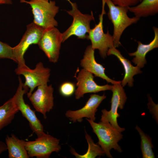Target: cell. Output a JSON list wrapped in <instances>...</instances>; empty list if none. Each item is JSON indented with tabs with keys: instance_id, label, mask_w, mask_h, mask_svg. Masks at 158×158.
I'll return each mask as SVG.
<instances>
[{
	"instance_id": "6da1fadb",
	"label": "cell",
	"mask_w": 158,
	"mask_h": 158,
	"mask_svg": "<svg viewBox=\"0 0 158 158\" xmlns=\"http://www.w3.org/2000/svg\"><path fill=\"white\" fill-rule=\"evenodd\" d=\"M86 119L98 138L97 144L107 157L113 158L110 153L112 149L118 152H122V150L118 144L123 138L121 132L114 128L109 123L100 121L97 123L88 118Z\"/></svg>"
},
{
	"instance_id": "7a4b0ae2",
	"label": "cell",
	"mask_w": 158,
	"mask_h": 158,
	"mask_svg": "<svg viewBox=\"0 0 158 158\" xmlns=\"http://www.w3.org/2000/svg\"><path fill=\"white\" fill-rule=\"evenodd\" d=\"M48 1L20 0V3L30 5L34 16L33 22L44 29L58 25L54 17L59 11V7L56 5L54 1Z\"/></svg>"
},
{
	"instance_id": "3957f363",
	"label": "cell",
	"mask_w": 158,
	"mask_h": 158,
	"mask_svg": "<svg viewBox=\"0 0 158 158\" xmlns=\"http://www.w3.org/2000/svg\"><path fill=\"white\" fill-rule=\"evenodd\" d=\"M109 8L108 16L114 26V45L116 48L121 44L120 39L124 30L128 27L136 23L140 18L134 16L130 18L127 13L128 7L114 5L110 0H105Z\"/></svg>"
},
{
	"instance_id": "277c9868",
	"label": "cell",
	"mask_w": 158,
	"mask_h": 158,
	"mask_svg": "<svg viewBox=\"0 0 158 158\" xmlns=\"http://www.w3.org/2000/svg\"><path fill=\"white\" fill-rule=\"evenodd\" d=\"M102 11L99 15V23L90 29L86 39L90 40L92 48L94 50L98 49L101 56L104 59L107 56L108 50L114 47L113 36L110 34L108 30L106 33L103 30V16L106 13L104 9L105 0H102Z\"/></svg>"
},
{
	"instance_id": "5b68a950",
	"label": "cell",
	"mask_w": 158,
	"mask_h": 158,
	"mask_svg": "<svg viewBox=\"0 0 158 158\" xmlns=\"http://www.w3.org/2000/svg\"><path fill=\"white\" fill-rule=\"evenodd\" d=\"M72 9L66 11L73 18V22L70 27L62 33V42H63L72 35H74L80 39L86 38L90 29V23L94 20L92 11L91 14H83L78 9L76 4L72 2L71 4Z\"/></svg>"
},
{
	"instance_id": "8992f818",
	"label": "cell",
	"mask_w": 158,
	"mask_h": 158,
	"mask_svg": "<svg viewBox=\"0 0 158 158\" xmlns=\"http://www.w3.org/2000/svg\"><path fill=\"white\" fill-rule=\"evenodd\" d=\"M19 85L16 92L13 97L16 105L19 111L28 121L30 126L37 137H41L46 133L43 126L37 118L35 111L32 110L30 106L26 104L24 99V95L28 92L29 88L24 85L20 76L18 77Z\"/></svg>"
},
{
	"instance_id": "52a82bcc",
	"label": "cell",
	"mask_w": 158,
	"mask_h": 158,
	"mask_svg": "<svg viewBox=\"0 0 158 158\" xmlns=\"http://www.w3.org/2000/svg\"><path fill=\"white\" fill-rule=\"evenodd\" d=\"M51 70L45 67L41 62L36 65L35 68L31 69L27 66H18L15 72L17 75H23L25 81L24 85L30 88L27 93L28 98L32 94L34 89L39 86L47 84L49 82Z\"/></svg>"
},
{
	"instance_id": "ba28073f",
	"label": "cell",
	"mask_w": 158,
	"mask_h": 158,
	"mask_svg": "<svg viewBox=\"0 0 158 158\" xmlns=\"http://www.w3.org/2000/svg\"><path fill=\"white\" fill-rule=\"evenodd\" d=\"M25 148L29 157L37 158H49L53 152L61 149L60 140L46 133L34 141H25Z\"/></svg>"
},
{
	"instance_id": "9c48e42d",
	"label": "cell",
	"mask_w": 158,
	"mask_h": 158,
	"mask_svg": "<svg viewBox=\"0 0 158 158\" xmlns=\"http://www.w3.org/2000/svg\"><path fill=\"white\" fill-rule=\"evenodd\" d=\"M123 87L121 82L112 85L111 109L109 111L105 109H102L100 119V121L109 123L114 128L121 132L124 131L125 128L121 127L118 123L117 118L120 117L118 109V108L121 109L123 108L127 99Z\"/></svg>"
},
{
	"instance_id": "30bf717a",
	"label": "cell",
	"mask_w": 158,
	"mask_h": 158,
	"mask_svg": "<svg viewBox=\"0 0 158 158\" xmlns=\"http://www.w3.org/2000/svg\"><path fill=\"white\" fill-rule=\"evenodd\" d=\"M62 33L55 27L44 29L37 44L50 62L55 63L58 60Z\"/></svg>"
},
{
	"instance_id": "8fae6325",
	"label": "cell",
	"mask_w": 158,
	"mask_h": 158,
	"mask_svg": "<svg viewBox=\"0 0 158 158\" xmlns=\"http://www.w3.org/2000/svg\"><path fill=\"white\" fill-rule=\"evenodd\" d=\"M44 29L33 22L27 26V29L19 44L13 47L14 57L18 66L25 64L24 55L30 45L37 44Z\"/></svg>"
},
{
	"instance_id": "7c38bea8",
	"label": "cell",
	"mask_w": 158,
	"mask_h": 158,
	"mask_svg": "<svg viewBox=\"0 0 158 158\" xmlns=\"http://www.w3.org/2000/svg\"><path fill=\"white\" fill-rule=\"evenodd\" d=\"M54 91L52 85H40L28 98L36 111L41 113L44 119L54 106Z\"/></svg>"
},
{
	"instance_id": "4fadbf2b",
	"label": "cell",
	"mask_w": 158,
	"mask_h": 158,
	"mask_svg": "<svg viewBox=\"0 0 158 158\" xmlns=\"http://www.w3.org/2000/svg\"><path fill=\"white\" fill-rule=\"evenodd\" d=\"M77 89L75 92V98L79 99L87 93H96L107 90H111L112 85L106 84L100 85L94 80L93 74L83 68L75 76Z\"/></svg>"
},
{
	"instance_id": "5bb4252c",
	"label": "cell",
	"mask_w": 158,
	"mask_h": 158,
	"mask_svg": "<svg viewBox=\"0 0 158 158\" xmlns=\"http://www.w3.org/2000/svg\"><path fill=\"white\" fill-rule=\"evenodd\" d=\"M106 97L104 94L99 95L92 94L84 107L76 110H68L66 112L65 115L73 123L81 122L84 118L95 121L97 108Z\"/></svg>"
},
{
	"instance_id": "9a60e30c",
	"label": "cell",
	"mask_w": 158,
	"mask_h": 158,
	"mask_svg": "<svg viewBox=\"0 0 158 158\" xmlns=\"http://www.w3.org/2000/svg\"><path fill=\"white\" fill-rule=\"evenodd\" d=\"M95 50L91 45L88 46L85 49L83 58L81 60L80 65L83 68L113 84L119 83L121 81H116L109 78L105 73V68L96 61L94 55Z\"/></svg>"
},
{
	"instance_id": "2e32d148",
	"label": "cell",
	"mask_w": 158,
	"mask_h": 158,
	"mask_svg": "<svg viewBox=\"0 0 158 158\" xmlns=\"http://www.w3.org/2000/svg\"><path fill=\"white\" fill-rule=\"evenodd\" d=\"M114 55L116 56L122 64L125 72V75L121 81V85L124 87L127 84L128 86H133V76L140 73L142 71L140 68L137 66H133L129 60L125 58L121 54L120 51L116 48L113 47L109 49L107 52V55Z\"/></svg>"
},
{
	"instance_id": "e0dca14e",
	"label": "cell",
	"mask_w": 158,
	"mask_h": 158,
	"mask_svg": "<svg viewBox=\"0 0 158 158\" xmlns=\"http://www.w3.org/2000/svg\"><path fill=\"white\" fill-rule=\"evenodd\" d=\"M154 36L153 40L149 44H144L138 41V46L135 51L128 53L129 56H134L132 62L140 68L144 67L147 63L146 56L149 51L158 47V28L153 27Z\"/></svg>"
},
{
	"instance_id": "ac0fdd59",
	"label": "cell",
	"mask_w": 158,
	"mask_h": 158,
	"mask_svg": "<svg viewBox=\"0 0 158 158\" xmlns=\"http://www.w3.org/2000/svg\"><path fill=\"white\" fill-rule=\"evenodd\" d=\"M25 141L20 140L12 134L6 136V144L9 158H29L25 148Z\"/></svg>"
},
{
	"instance_id": "d6986e66",
	"label": "cell",
	"mask_w": 158,
	"mask_h": 158,
	"mask_svg": "<svg viewBox=\"0 0 158 158\" xmlns=\"http://www.w3.org/2000/svg\"><path fill=\"white\" fill-rule=\"evenodd\" d=\"M128 8L139 18L154 15L158 13V0H142L139 4Z\"/></svg>"
},
{
	"instance_id": "ffe728a7",
	"label": "cell",
	"mask_w": 158,
	"mask_h": 158,
	"mask_svg": "<svg viewBox=\"0 0 158 158\" xmlns=\"http://www.w3.org/2000/svg\"><path fill=\"white\" fill-rule=\"evenodd\" d=\"M18 111L13 97L0 106V130L11 123Z\"/></svg>"
},
{
	"instance_id": "44dd1931",
	"label": "cell",
	"mask_w": 158,
	"mask_h": 158,
	"mask_svg": "<svg viewBox=\"0 0 158 158\" xmlns=\"http://www.w3.org/2000/svg\"><path fill=\"white\" fill-rule=\"evenodd\" d=\"M85 138L88 145L87 151L85 154L81 155L77 153L74 148L71 147L70 151L71 154L77 158H95L97 156H103L105 154L100 146L94 142L91 136L87 133L85 130Z\"/></svg>"
},
{
	"instance_id": "7402d4cb",
	"label": "cell",
	"mask_w": 158,
	"mask_h": 158,
	"mask_svg": "<svg viewBox=\"0 0 158 158\" xmlns=\"http://www.w3.org/2000/svg\"><path fill=\"white\" fill-rule=\"evenodd\" d=\"M135 129L139 133L141 139L140 148L143 158H154L155 157L152 148H154L151 138L145 133L138 126Z\"/></svg>"
},
{
	"instance_id": "603a6c76",
	"label": "cell",
	"mask_w": 158,
	"mask_h": 158,
	"mask_svg": "<svg viewBox=\"0 0 158 158\" xmlns=\"http://www.w3.org/2000/svg\"><path fill=\"white\" fill-rule=\"evenodd\" d=\"M11 59L16 62L13 47L7 44L0 41V59Z\"/></svg>"
},
{
	"instance_id": "cb8c5ba5",
	"label": "cell",
	"mask_w": 158,
	"mask_h": 158,
	"mask_svg": "<svg viewBox=\"0 0 158 158\" xmlns=\"http://www.w3.org/2000/svg\"><path fill=\"white\" fill-rule=\"evenodd\" d=\"M75 90L74 84L70 82L62 83L59 88L60 93L62 96L66 97L72 95L75 92Z\"/></svg>"
},
{
	"instance_id": "d4e9b609",
	"label": "cell",
	"mask_w": 158,
	"mask_h": 158,
	"mask_svg": "<svg viewBox=\"0 0 158 158\" xmlns=\"http://www.w3.org/2000/svg\"><path fill=\"white\" fill-rule=\"evenodd\" d=\"M115 5L129 7L137 5L139 0H110Z\"/></svg>"
},
{
	"instance_id": "484cf974",
	"label": "cell",
	"mask_w": 158,
	"mask_h": 158,
	"mask_svg": "<svg viewBox=\"0 0 158 158\" xmlns=\"http://www.w3.org/2000/svg\"><path fill=\"white\" fill-rule=\"evenodd\" d=\"M149 103L147 104L150 111L153 115V117L158 122V105L155 104L150 96H148Z\"/></svg>"
},
{
	"instance_id": "4316f807",
	"label": "cell",
	"mask_w": 158,
	"mask_h": 158,
	"mask_svg": "<svg viewBox=\"0 0 158 158\" xmlns=\"http://www.w3.org/2000/svg\"><path fill=\"white\" fill-rule=\"evenodd\" d=\"M7 150V147L6 143L0 141V154Z\"/></svg>"
},
{
	"instance_id": "83f0119b",
	"label": "cell",
	"mask_w": 158,
	"mask_h": 158,
	"mask_svg": "<svg viewBox=\"0 0 158 158\" xmlns=\"http://www.w3.org/2000/svg\"><path fill=\"white\" fill-rule=\"evenodd\" d=\"M12 1L13 0H0V4H11L12 3Z\"/></svg>"
},
{
	"instance_id": "f1b7e54d",
	"label": "cell",
	"mask_w": 158,
	"mask_h": 158,
	"mask_svg": "<svg viewBox=\"0 0 158 158\" xmlns=\"http://www.w3.org/2000/svg\"><path fill=\"white\" fill-rule=\"evenodd\" d=\"M67 1H68L71 4L72 3V2L70 1V0H67Z\"/></svg>"
},
{
	"instance_id": "f546056e",
	"label": "cell",
	"mask_w": 158,
	"mask_h": 158,
	"mask_svg": "<svg viewBox=\"0 0 158 158\" xmlns=\"http://www.w3.org/2000/svg\"><path fill=\"white\" fill-rule=\"evenodd\" d=\"M142 1V0H139V2H140Z\"/></svg>"
}]
</instances>
